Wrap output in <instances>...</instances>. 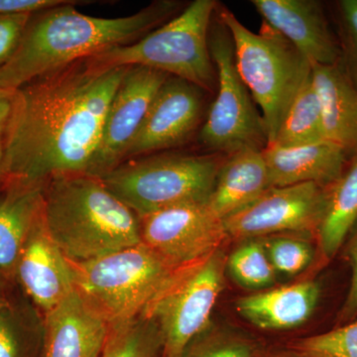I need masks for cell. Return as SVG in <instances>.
Masks as SVG:
<instances>
[{
  "instance_id": "f1b7e54d",
  "label": "cell",
  "mask_w": 357,
  "mask_h": 357,
  "mask_svg": "<svg viewBox=\"0 0 357 357\" xmlns=\"http://www.w3.org/2000/svg\"><path fill=\"white\" fill-rule=\"evenodd\" d=\"M340 62L345 74L357 88V0H340L335 4Z\"/></svg>"
},
{
  "instance_id": "9a60e30c",
  "label": "cell",
  "mask_w": 357,
  "mask_h": 357,
  "mask_svg": "<svg viewBox=\"0 0 357 357\" xmlns=\"http://www.w3.org/2000/svg\"><path fill=\"white\" fill-rule=\"evenodd\" d=\"M263 23L288 40L312 66L340 62V47L317 0H252Z\"/></svg>"
},
{
  "instance_id": "4fadbf2b",
  "label": "cell",
  "mask_w": 357,
  "mask_h": 357,
  "mask_svg": "<svg viewBox=\"0 0 357 357\" xmlns=\"http://www.w3.org/2000/svg\"><path fill=\"white\" fill-rule=\"evenodd\" d=\"M206 93L185 79L169 77L155 96L124 161L170 149L189 140L203 119Z\"/></svg>"
},
{
  "instance_id": "4316f807",
  "label": "cell",
  "mask_w": 357,
  "mask_h": 357,
  "mask_svg": "<svg viewBox=\"0 0 357 357\" xmlns=\"http://www.w3.org/2000/svg\"><path fill=\"white\" fill-rule=\"evenodd\" d=\"M257 344L241 333L208 326L177 357H258Z\"/></svg>"
},
{
  "instance_id": "7a4b0ae2",
  "label": "cell",
  "mask_w": 357,
  "mask_h": 357,
  "mask_svg": "<svg viewBox=\"0 0 357 357\" xmlns=\"http://www.w3.org/2000/svg\"><path fill=\"white\" fill-rule=\"evenodd\" d=\"M67 0L61 6L33 14L17 50L0 68V88L15 91L23 86L83 59L133 43L175 17L184 6L160 0L122 17L89 16Z\"/></svg>"
},
{
  "instance_id": "d6a6232c",
  "label": "cell",
  "mask_w": 357,
  "mask_h": 357,
  "mask_svg": "<svg viewBox=\"0 0 357 357\" xmlns=\"http://www.w3.org/2000/svg\"><path fill=\"white\" fill-rule=\"evenodd\" d=\"M67 0H0V16L35 14L65 3Z\"/></svg>"
},
{
  "instance_id": "e575fe53",
  "label": "cell",
  "mask_w": 357,
  "mask_h": 357,
  "mask_svg": "<svg viewBox=\"0 0 357 357\" xmlns=\"http://www.w3.org/2000/svg\"><path fill=\"white\" fill-rule=\"evenodd\" d=\"M8 281V279L6 278L3 275L0 274V309L6 306L10 300L8 293H7V282Z\"/></svg>"
},
{
  "instance_id": "f546056e",
  "label": "cell",
  "mask_w": 357,
  "mask_h": 357,
  "mask_svg": "<svg viewBox=\"0 0 357 357\" xmlns=\"http://www.w3.org/2000/svg\"><path fill=\"white\" fill-rule=\"evenodd\" d=\"M270 262L280 273L296 275L312 261V249L307 241L296 237L273 236L262 239Z\"/></svg>"
},
{
  "instance_id": "83f0119b",
  "label": "cell",
  "mask_w": 357,
  "mask_h": 357,
  "mask_svg": "<svg viewBox=\"0 0 357 357\" xmlns=\"http://www.w3.org/2000/svg\"><path fill=\"white\" fill-rule=\"evenodd\" d=\"M290 349L300 357H357V319L330 332L297 340Z\"/></svg>"
},
{
  "instance_id": "4dcf8cb0",
  "label": "cell",
  "mask_w": 357,
  "mask_h": 357,
  "mask_svg": "<svg viewBox=\"0 0 357 357\" xmlns=\"http://www.w3.org/2000/svg\"><path fill=\"white\" fill-rule=\"evenodd\" d=\"M32 14H11L0 16V68L13 58Z\"/></svg>"
},
{
  "instance_id": "7c38bea8",
  "label": "cell",
  "mask_w": 357,
  "mask_h": 357,
  "mask_svg": "<svg viewBox=\"0 0 357 357\" xmlns=\"http://www.w3.org/2000/svg\"><path fill=\"white\" fill-rule=\"evenodd\" d=\"M169 77L148 68L128 67L105 115L91 176L102 178L123 163L155 96Z\"/></svg>"
},
{
  "instance_id": "9c48e42d",
  "label": "cell",
  "mask_w": 357,
  "mask_h": 357,
  "mask_svg": "<svg viewBox=\"0 0 357 357\" xmlns=\"http://www.w3.org/2000/svg\"><path fill=\"white\" fill-rule=\"evenodd\" d=\"M227 258L222 248L180 268L143 316L153 319L162 335L161 357H177L210 326L211 312L225 287Z\"/></svg>"
},
{
  "instance_id": "d4e9b609",
  "label": "cell",
  "mask_w": 357,
  "mask_h": 357,
  "mask_svg": "<svg viewBox=\"0 0 357 357\" xmlns=\"http://www.w3.org/2000/svg\"><path fill=\"white\" fill-rule=\"evenodd\" d=\"M162 335L153 319L141 316L109 326L100 357H161Z\"/></svg>"
},
{
  "instance_id": "cb8c5ba5",
  "label": "cell",
  "mask_w": 357,
  "mask_h": 357,
  "mask_svg": "<svg viewBox=\"0 0 357 357\" xmlns=\"http://www.w3.org/2000/svg\"><path fill=\"white\" fill-rule=\"evenodd\" d=\"M9 300L0 309V357H43V316Z\"/></svg>"
},
{
  "instance_id": "8992f818",
  "label": "cell",
  "mask_w": 357,
  "mask_h": 357,
  "mask_svg": "<svg viewBox=\"0 0 357 357\" xmlns=\"http://www.w3.org/2000/svg\"><path fill=\"white\" fill-rule=\"evenodd\" d=\"M217 13L231 37L237 70L262 110L269 146L294 96L311 74V63L265 23L255 33L225 7L218 4Z\"/></svg>"
},
{
  "instance_id": "603a6c76",
  "label": "cell",
  "mask_w": 357,
  "mask_h": 357,
  "mask_svg": "<svg viewBox=\"0 0 357 357\" xmlns=\"http://www.w3.org/2000/svg\"><path fill=\"white\" fill-rule=\"evenodd\" d=\"M323 140H326L323 114L311 73L294 96L269 146H299Z\"/></svg>"
},
{
  "instance_id": "d6986e66",
  "label": "cell",
  "mask_w": 357,
  "mask_h": 357,
  "mask_svg": "<svg viewBox=\"0 0 357 357\" xmlns=\"http://www.w3.org/2000/svg\"><path fill=\"white\" fill-rule=\"evenodd\" d=\"M262 151L244 148L225 155L208 203L222 222L271 188Z\"/></svg>"
},
{
  "instance_id": "44dd1931",
  "label": "cell",
  "mask_w": 357,
  "mask_h": 357,
  "mask_svg": "<svg viewBox=\"0 0 357 357\" xmlns=\"http://www.w3.org/2000/svg\"><path fill=\"white\" fill-rule=\"evenodd\" d=\"M44 185L0 180V274L9 281L43 204Z\"/></svg>"
},
{
  "instance_id": "ac0fdd59",
  "label": "cell",
  "mask_w": 357,
  "mask_h": 357,
  "mask_svg": "<svg viewBox=\"0 0 357 357\" xmlns=\"http://www.w3.org/2000/svg\"><path fill=\"white\" fill-rule=\"evenodd\" d=\"M319 295L317 282H300L241 298L236 310L245 321L261 330H291L311 318Z\"/></svg>"
},
{
  "instance_id": "6da1fadb",
  "label": "cell",
  "mask_w": 357,
  "mask_h": 357,
  "mask_svg": "<svg viewBox=\"0 0 357 357\" xmlns=\"http://www.w3.org/2000/svg\"><path fill=\"white\" fill-rule=\"evenodd\" d=\"M126 70L86 58L14 91L0 180L44 185L57 176H91Z\"/></svg>"
},
{
  "instance_id": "836d02e7",
  "label": "cell",
  "mask_w": 357,
  "mask_h": 357,
  "mask_svg": "<svg viewBox=\"0 0 357 357\" xmlns=\"http://www.w3.org/2000/svg\"><path fill=\"white\" fill-rule=\"evenodd\" d=\"M13 91L0 88V178L3 166L7 126L13 109Z\"/></svg>"
},
{
  "instance_id": "ba28073f",
  "label": "cell",
  "mask_w": 357,
  "mask_h": 357,
  "mask_svg": "<svg viewBox=\"0 0 357 357\" xmlns=\"http://www.w3.org/2000/svg\"><path fill=\"white\" fill-rule=\"evenodd\" d=\"M217 20L210 31L211 55L217 70V95L199 130V142L211 153L222 155L244 148L265 149L268 134L264 119L237 70L229 30Z\"/></svg>"
},
{
  "instance_id": "277c9868",
  "label": "cell",
  "mask_w": 357,
  "mask_h": 357,
  "mask_svg": "<svg viewBox=\"0 0 357 357\" xmlns=\"http://www.w3.org/2000/svg\"><path fill=\"white\" fill-rule=\"evenodd\" d=\"M218 7L215 0H195L146 36L89 58L110 67L138 66L159 70L213 93L218 77L211 55L210 31Z\"/></svg>"
},
{
  "instance_id": "ffe728a7",
  "label": "cell",
  "mask_w": 357,
  "mask_h": 357,
  "mask_svg": "<svg viewBox=\"0 0 357 357\" xmlns=\"http://www.w3.org/2000/svg\"><path fill=\"white\" fill-rule=\"evenodd\" d=\"M312 75L326 140L342 147L351 159L357 155V88L340 63L312 66Z\"/></svg>"
},
{
  "instance_id": "e0dca14e",
  "label": "cell",
  "mask_w": 357,
  "mask_h": 357,
  "mask_svg": "<svg viewBox=\"0 0 357 357\" xmlns=\"http://www.w3.org/2000/svg\"><path fill=\"white\" fill-rule=\"evenodd\" d=\"M262 153L271 188L304 183L331 187L351 160L342 147L328 140L293 147L267 146Z\"/></svg>"
},
{
  "instance_id": "d590c367",
  "label": "cell",
  "mask_w": 357,
  "mask_h": 357,
  "mask_svg": "<svg viewBox=\"0 0 357 357\" xmlns=\"http://www.w3.org/2000/svg\"><path fill=\"white\" fill-rule=\"evenodd\" d=\"M276 357H300V356H295V354H294V356H276Z\"/></svg>"
},
{
  "instance_id": "30bf717a",
  "label": "cell",
  "mask_w": 357,
  "mask_h": 357,
  "mask_svg": "<svg viewBox=\"0 0 357 357\" xmlns=\"http://www.w3.org/2000/svg\"><path fill=\"white\" fill-rule=\"evenodd\" d=\"M328 187L304 183L268 189L252 204L223 220L229 238L244 241L282 232L317 231Z\"/></svg>"
},
{
  "instance_id": "52a82bcc",
  "label": "cell",
  "mask_w": 357,
  "mask_h": 357,
  "mask_svg": "<svg viewBox=\"0 0 357 357\" xmlns=\"http://www.w3.org/2000/svg\"><path fill=\"white\" fill-rule=\"evenodd\" d=\"M225 155L161 154L124 161L102 178L141 218L172 206L208 204Z\"/></svg>"
},
{
  "instance_id": "484cf974",
  "label": "cell",
  "mask_w": 357,
  "mask_h": 357,
  "mask_svg": "<svg viewBox=\"0 0 357 357\" xmlns=\"http://www.w3.org/2000/svg\"><path fill=\"white\" fill-rule=\"evenodd\" d=\"M227 268L232 278L245 288H267L276 281V270L261 239L244 241L227 258Z\"/></svg>"
},
{
  "instance_id": "7402d4cb",
  "label": "cell",
  "mask_w": 357,
  "mask_h": 357,
  "mask_svg": "<svg viewBox=\"0 0 357 357\" xmlns=\"http://www.w3.org/2000/svg\"><path fill=\"white\" fill-rule=\"evenodd\" d=\"M357 222V155L340 178L328 187L325 215L317 234L321 253L328 259L337 255Z\"/></svg>"
},
{
  "instance_id": "5b68a950",
  "label": "cell",
  "mask_w": 357,
  "mask_h": 357,
  "mask_svg": "<svg viewBox=\"0 0 357 357\" xmlns=\"http://www.w3.org/2000/svg\"><path fill=\"white\" fill-rule=\"evenodd\" d=\"M75 291L109 326L144 314L182 267L142 243L89 262H70Z\"/></svg>"
},
{
  "instance_id": "2e32d148",
  "label": "cell",
  "mask_w": 357,
  "mask_h": 357,
  "mask_svg": "<svg viewBox=\"0 0 357 357\" xmlns=\"http://www.w3.org/2000/svg\"><path fill=\"white\" fill-rule=\"evenodd\" d=\"M43 357H100L109 324L74 291L43 314Z\"/></svg>"
},
{
  "instance_id": "3957f363",
  "label": "cell",
  "mask_w": 357,
  "mask_h": 357,
  "mask_svg": "<svg viewBox=\"0 0 357 357\" xmlns=\"http://www.w3.org/2000/svg\"><path fill=\"white\" fill-rule=\"evenodd\" d=\"M42 215L70 262L91 261L141 243L139 218L95 176L63 175L47 181Z\"/></svg>"
},
{
  "instance_id": "5bb4252c",
  "label": "cell",
  "mask_w": 357,
  "mask_h": 357,
  "mask_svg": "<svg viewBox=\"0 0 357 357\" xmlns=\"http://www.w3.org/2000/svg\"><path fill=\"white\" fill-rule=\"evenodd\" d=\"M14 279L42 316L75 291L70 263L49 234L42 211L21 248Z\"/></svg>"
},
{
  "instance_id": "8fae6325",
  "label": "cell",
  "mask_w": 357,
  "mask_h": 357,
  "mask_svg": "<svg viewBox=\"0 0 357 357\" xmlns=\"http://www.w3.org/2000/svg\"><path fill=\"white\" fill-rule=\"evenodd\" d=\"M139 220L141 243L176 267L204 259L229 239L208 204L172 206Z\"/></svg>"
},
{
  "instance_id": "1f68e13d",
  "label": "cell",
  "mask_w": 357,
  "mask_h": 357,
  "mask_svg": "<svg viewBox=\"0 0 357 357\" xmlns=\"http://www.w3.org/2000/svg\"><path fill=\"white\" fill-rule=\"evenodd\" d=\"M347 255L351 260L352 278L347 300L340 314V319L344 321H352L357 318V230L352 236L347 249Z\"/></svg>"
}]
</instances>
